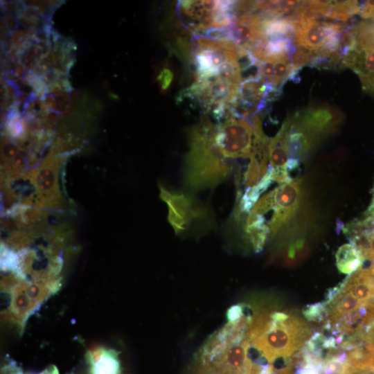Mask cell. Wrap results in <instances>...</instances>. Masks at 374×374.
I'll list each match as a JSON object with an SVG mask.
<instances>
[{
    "instance_id": "ba28073f",
    "label": "cell",
    "mask_w": 374,
    "mask_h": 374,
    "mask_svg": "<svg viewBox=\"0 0 374 374\" xmlns=\"http://www.w3.org/2000/svg\"><path fill=\"white\" fill-rule=\"evenodd\" d=\"M341 118V114L332 108L310 107L294 114L291 117V127L301 132L315 146L322 136L332 131Z\"/></svg>"
},
{
    "instance_id": "7a4b0ae2",
    "label": "cell",
    "mask_w": 374,
    "mask_h": 374,
    "mask_svg": "<svg viewBox=\"0 0 374 374\" xmlns=\"http://www.w3.org/2000/svg\"><path fill=\"white\" fill-rule=\"evenodd\" d=\"M215 135L216 125L208 118L190 131L184 177L187 186L191 189L216 186L231 174V165L220 152Z\"/></svg>"
},
{
    "instance_id": "cb8c5ba5",
    "label": "cell",
    "mask_w": 374,
    "mask_h": 374,
    "mask_svg": "<svg viewBox=\"0 0 374 374\" xmlns=\"http://www.w3.org/2000/svg\"><path fill=\"white\" fill-rule=\"evenodd\" d=\"M161 76H162V78H161L162 86L161 87L163 89H166L171 82L172 74L170 70L164 69L161 73Z\"/></svg>"
},
{
    "instance_id": "9a60e30c",
    "label": "cell",
    "mask_w": 374,
    "mask_h": 374,
    "mask_svg": "<svg viewBox=\"0 0 374 374\" xmlns=\"http://www.w3.org/2000/svg\"><path fill=\"white\" fill-rule=\"evenodd\" d=\"M244 233L255 251H260L269 235V228L264 215L250 211L245 222Z\"/></svg>"
},
{
    "instance_id": "484cf974",
    "label": "cell",
    "mask_w": 374,
    "mask_h": 374,
    "mask_svg": "<svg viewBox=\"0 0 374 374\" xmlns=\"http://www.w3.org/2000/svg\"><path fill=\"white\" fill-rule=\"evenodd\" d=\"M39 374H58V371L55 366H51Z\"/></svg>"
},
{
    "instance_id": "7c38bea8",
    "label": "cell",
    "mask_w": 374,
    "mask_h": 374,
    "mask_svg": "<svg viewBox=\"0 0 374 374\" xmlns=\"http://www.w3.org/2000/svg\"><path fill=\"white\" fill-rule=\"evenodd\" d=\"M256 75L275 90L280 92L283 84L296 75L292 55L282 54L265 57L257 64Z\"/></svg>"
},
{
    "instance_id": "e0dca14e",
    "label": "cell",
    "mask_w": 374,
    "mask_h": 374,
    "mask_svg": "<svg viewBox=\"0 0 374 374\" xmlns=\"http://www.w3.org/2000/svg\"><path fill=\"white\" fill-rule=\"evenodd\" d=\"M335 258L338 270L345 274H350L359 269L364 261L362 253L351 243L341 245Z\"/></svg>"
},
{
    "instance_id": "52a82bcc",
    "label": "cell",
    "mask_w": 374,
    "mask_h": 374,
    "mask_svg": "<svg viewBox=\"0 0 374 374\" xmlns=\"http://www.w3.org/2000/svg\"><path fill=\"white\" fill-rule=\"evenodd\" d=\"M279 93L256 75L250 76L241 83L238 98L229 108L235 116L251 120Z\"/></svg>"
},
{
    "instance_id": "8992f818",
    "label": "cell",
    "mask_w": 374,
    "mask_h": 374,
    "mask_svg": "<svg viewBox=\"0 0 374 374\" xmlns=\"http://www.w3.org/2000/svg\"><path fill=\"white\" fill-rule=\"evenodd\" d=\"M350 28L353 42L343 57V66L358 75L365 92L374 95V22L361 21Z\"/></svg>"
},
{
    "instance_id": "5bb4252c",
    "label": "cell",
    "mask_w": 374,
    "mask_h": 374,
    "mask_svg": "<svg viewBox=\"0 0 374 374\" xmlns=\"http://www.w3.org/2000/svg\"><path fill=\"white\" fill-rule=\"evenodd\" d=\"M364 305L353 293L343 286L336 296L326 305L328 322L332 328L341 319Z\"/></svg>"
},
{
    "instance_id": "30bf717a",
    "label": "cell",
    "mask_w": 374,
    "mask_h": 374,
    "mask_svg": "<svg viewBox=\"0 0 374 374\" xmlns=\"http://www.w3.org/2000/svg\"><path fill=\"white\" fill-rule=\"evenodd\" d=\"M161 197L168 204L169 222L176 233L186 231L194 221L206 214L192 197L182 193L161 188Z\"/></svg>"
},
{
    "instance_id": "5b68a950",
    "label": "cell",
    "mask_w": 374,
    "mask_h": 374,
    "mask_svg": "<svg viewBox=\"0 0 374 374\" xmlns=\"http://www.w3.org/2000/svg\"><path fill=\"white\" fill-rule=\"evenodd\" d=\"M177 12L183 26L194 35L212 28L229 27L235 17V1H182Z\"/></svg>"
},
{
    "instance_id": "4fadbf2b",
    "label": "cell",
    "mask_w": 374,
    "mask_h": 374,
    "mask_svg": "<svg viewBox=\"0 0 374 374\" xmlns=\"http://www.w3.org/2000/svg\"><path fill=\"white\" fill-rule=\"evenodd\" d=\"M290 127L291 116H288L279 131L269 141V161L274 171H287L286 164L289 159L288 139Z\"/></svg>"
},
{
    "instance_id": "9c48e42d",
    "label": "cell",
    "mask_w": 374,
    "mask_h": 374,
    "mask_svg": "<svg viewBox=\"0 0 374 374\" xmlns=\"http://www.w3.org/2000/svg\"><path fill=\"white\" fill-rule=\"evenodd\" d=\"M273 215L269 222V237L274 238L298 211L303 196L301 179H292L273 190Z\"/></svg>"
},
{
    "instance_id": "3957f363",
    "label": "cell",
    "mask_w": 374,
    "mask_h": 374,
    "mask_svg": "<svg viewBox=\"0 0 374 374\" xmlns=\"http://www.w3.org/2000/svg\"><path fill=\"white\" fill-rule=\"evenodd\" d=\"M294 26V44L318 57L316 67H344L339 45L341 36L347 24L303 18L296 21Z\"/></svg>"
},
{
    "instance_id": "6da1fadb",
    "label": "cell",
    "mask_w": 374,
    "mask_h": 374,
    "mask_svg": "<svg viewBox=\"0 0 374 374\" xmlns=\"http://www.w3.org/2000/svg\"><path fill=\"white\" fill-rule=\"evenodd\" d=\"M310 329L292 311L261 313L250 323L249 337L269 364L287 360L308 341Z\"/></svg>"
},
{
    "instance_id": "2e32d148",
    "label": "cell",
    "mask_w": 374,
    "mask_h": 374,
    "mask_svg": "<svg viewBox=\"0 0 374 374\" xmlns=\"http://www.w3.org/2000/svg\"><path fill=\"white\" fill-rule=\"evenodd\" d=\"M273 181V168L269 166L267 172L255 186L245 189L243 194L238 192L237 209L240 213H249L260 195L265 192Z\"/></svg>"
},
{
    "instance_id": "7402d4cb",
    "label": "cell",
    "mask_w": 374,
    "mask_h": 374,
    "mask_svg": "<svg viewBox=\"0 0 374 374\" xmlns=\"http://www.w3.org/2000/svg\"><path fill=\"white\" fill-rule=\"evenodd\" d=\"M368 237V244L366 249L362 251V254L364 260H368L374 262V233L366 234Z\"/></svg>"
},
{
    "instance_id": "d6986e66",
    "label": "cell",
    "mask_w": 374,
    "mask_h": 374,
    "mask_svg": "<svg viewBox=\"0 0 374 374\" xmlns=\"http://www.w3.org/2000/svg\"><path fill=\"white\" fill-rule=\"evenodd\" d=\"M119 362L116 357L109 353H102L92 363L91 374H118Z\"/></svg>"
},
{
    "instance_id": "603a6c76",
    "label": "cell",
    "mask_w": 374,
    "mask_h": 374,
    "mask_svg": "<svg viewBox=\"0 0 374 374\" xmlns=\"http://www.w3.org/2000/svg\"><path fill=\"white\" fill-rule=\"evenodd\" d=\"M360 15L362 18L374 20V1H367L360 9Z\"/></svg>"
},
{
    "instance_id": "d4e9b609",
    "label": "cell",
    "mask_w": 374,
    "mask_h": 374,
    "mask_svg": "<svg viewBox=\"0 0 374 374\" xmlns=\"http://www.w3.org/2000/svg\"><path fill=\"white\" fill-rule=\"evenodd\" d=\"M3 374H22L19 370L14 366L3 368Z\"/></svg>"
},
{
    "instance_id": "ac0fdd59",
    "label": "cell",
    "mask_w": 374,
    "mask_h": 374,
    "mask_svg": "<svg viewBox=\"0 0 374 374\" xmlns=\"http://www.w3.org/2000/svg\"><path fill=\"white\" fill-rule=\"evenodd\" d=\"M361 6L357 1H331L327 18L345 22L359 13Z\"/></svg>"
},
{
    "instance_id": "44dd1931",
    "label": "cell",
    "mask_w": 374,
    "mask_h": 374,
    "mask_svg": "<svg viewBox=\"0 0 374 374\" xmlns=\"http://www.w3.org/2000/svg\"><path fill=\"white\" fill-rule=\"evenodd\" d=\"M273 207L274 191L272 190L258 200L250 211L264 215L265 213L272 210Z\"/></svg>"
},
{
    "instance_id": "ffe728a7",
    "label": "cell",
    "mask_w": 374,
    "mask_h": 374,
    "mask_svg": "<svg viewBox=\"0 0 374 374\" xmlns=\"http://www.w3.org/2000/svg\"><path fill=\"white\" fill-rule=\"evenodd\" d=\"M303 314L309 321L321 322L327 317L326 305L324 303L308 305L303 309Z\"/></svg>"
},
{
    "instance_id": "277c9868",
    "label": "cell",
    "mask_w": 374,
    "mask_h": 374,
    "mask_svg": "<svg viewBox=\"0 0 374 374\" xmlns=\"http://www.w3.org/2000/svg\"><path fill=\"white\" fill-rule=\"evenodd\" d=\"M262 115H256L251 121L235 116L230 109L217 120L215 141L226 159L251 157L259 136L263 134Z\"/></svg>"
},
{
    "instance_id": "8fae6325",
    "label": "cell",
    "mask_w": 374,
    "mask_h": 374,
    "mask_svg": "<svg viewBox=\"0 0 374 374\" xmlns=\"http://www.w3.org/2000/svg\"><path fill=\"white\" fill-rule=\"evenodd\" d=\"M228 29L229 39L248 52L265 41L262 19L256 12L237 14Z\"/></svg>"
}]
</instances>
